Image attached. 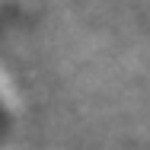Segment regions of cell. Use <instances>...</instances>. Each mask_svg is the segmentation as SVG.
I'll use <instances>...</instances> for the list:
<instances>
[{
	"label": "cell",
	"mask_w": 150,
	"mask_h": 150,
	"mask_svg": "<svg viewBox=\"0 0 150 150\" xmlns=\"http://www.w3.org/2000/svg\"><path fill=\"white\" fill-rule=\"evenodd\" d=\"M3 134H6V115L0 112V137H3Z\"/></svg>",
	"instance_id": "6da1fadb"
}]
</instances>
